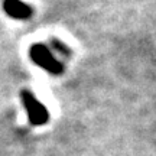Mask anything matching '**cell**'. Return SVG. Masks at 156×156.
<instances>
[{
	"instance_id": "1",
	"label": "cell",
	"mask_w": 156,
	"mask_h": 156,
	"mask_svg": "<svg viewBox=\"0 0 156 156\" xmlns=\"http://www.w3.org/2000/svg\"><path fill=\"white\" fill-rule=\"evenodd\" d=\"M30 59L52 75H61L64 73V64L56 58L52 51L44 44H34L29 49Z\"/></svg>"
},
{
	"instance_id": "2",
	"label": "cell",
	"mask_w": 156,
	"mask_h": 156,
	"mask_svg": "<svg viewBox=\"0 0 156 156\" xmlns=\"http://www.w3.org/2000/svg\"><path fill=\"white\" fill-rule=\"evenodd\" d=\"M20 100L28 113L29 123L32 126H44L49 122V112L48 108L35 97L29 90H22L20 91Z\"/></svg>"
},
{
	"instance_id": "3",
	"label": "cell",
	"mask_w": 156,
	"mask_h": 156,
	"mask_svg": "<svg viewBox=\"0 0 156 156\" xmlns=\"http://www.w3.org/2000/svg\"><path fill=\"white\" fill-rule=\"evenodd\" d=\"M3 10L6 12L7 16L17 20H26L34 15V9L22 0H5Z\"/></svg>"
},
{
	"instance_id": "4",
	"label": "cell",
	"mask_w": 156,
	"mask_h": 156,
	"mask_svg": "<svg viewBox=\"0 0 156 156\" xmlns=\"http://www.w3.org/2000/svg\"><path fill=\"white\" fill-rule=\"evenodd\" d=\"M51 44H52V46H54V49H55L56 52H59L62 56H71V51H69V48H68L65 44H62L61 41L52 39Z\"/></svg>"
}]
</instances>
